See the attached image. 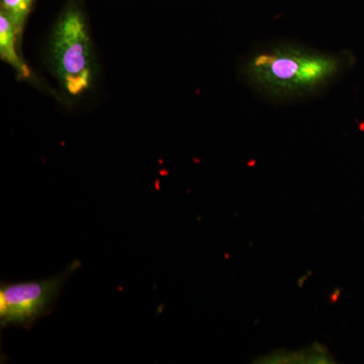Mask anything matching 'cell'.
Returning a JSON list of instances; mask_svg holds the SVG:
<instances>
[{
	"mask_svg": "<svg viewBox=\"0 0 364 364\" xmlns=\"http://www.w3.org/2000/svg\"><path fill=\"white\" fill-rule=\"evenodd\" d=\"M348 60L339 52L291 40L255 46L241 59L239 75L265 102L294 105L321 97L343 75Z\"/></svg>",
	"mask_w": 364,
	"mask_h": 364,
	"instance_id": "cell-1",
	"label": "cell"
},
{
	"mask_svg": "<svg viewBox=\"0 0 364 364\" xmlns=\"http://www.w3.org/2000/svg\"><path fill=\"white\" fill-rule=\"evenodd\" d=\"M49 47L53 72L63 90L71 97L90 90L95 79V58L80 0L67 2L53 28Z\"/></svg>",
	"mask_w": 364,
	"mask_h": 364,
	"instance_id": "cell-2",
	"label": "cell"
},
{
	"mask_svg": "<svg viewBox=\"0 0 364 364\" xmlns=\"http://www.w3.org/2000/svg\"><path fill=\"white\" fill-rule=\"evenodd\" d=\"M80 267L74 261L63 272L40 280L2 282L0 286V327L9 326L31 329L33 325L51 312L61 289L69 277Z\"/></svg>",
	"mask_w": 364,
	"mask_h": 364,
	"instance_id": "cell-3",
	"label": "cell"
},
{
	"mask_svg": "<svg viewBox=\"0 0 364 364\" xmlns=\"http://www.w3.org/2000/svg\"><path fill=\"white\" fill-rule=\"evenodd\" d=\"M21 46L16 38V30L11 18L0 9V57L13 67L20 79L31 78V71L25 61L18 55Z\"/></svg>",
	"mask_w": 364,
	"mask_h": 364,
	"instance_id": "cell-4",
	"label": "cell"
},
{
	"mask_svg": "<svg viewBox=\"0 0 364 364\" xmlns=\"http://www.w3.org/2000/svg\"><path fill=\"white\" fill-rule=\"evenodd\" d=\"M1 11L9 16L16 30L18 44L21 45L23 30L31 11H32L33 0H0Z\"/></svg>",
	"mask_w": 364,
	"mask_h": 364,
	"instance_id": "cell-5",
	"label": "cell"
}]
</instances>
